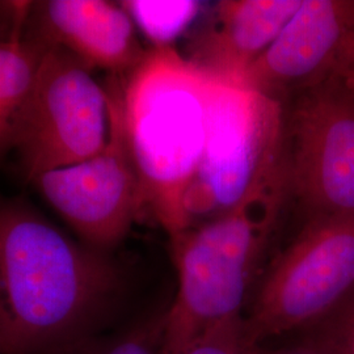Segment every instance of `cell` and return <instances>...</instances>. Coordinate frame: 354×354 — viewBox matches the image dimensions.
<instances>
[{
	"mask_svg": "<svg viewBox=\"0 0 354 354\" xmlns=\"http://www.w3.org/2000/svg\"><path fill=\"white\" fill-rule=\"evenodd\" d=\"M212 77L172 46H155L121 76L127 147L145 214L168 236L189 228L184 201L203 158Z\"/></svg>",
	"mask_w": 354,
	"mask_h": 354,
	"instance_id": "2",
	"label": "cell"
},
{
	"mask_svg": "<svg viewBox=\"0 0 354 354\" xmlns=\"http://www.w3.org/2000/svg\"><path fill=\"white\" fill-rule=\"evenodd\" d=\"M302 0H225L187 57L213 79L235 83L270 46Z\"/></svg>",
	"mask_w": 354,
	"mask_h": 354,
	"instance_id": "11",
	"label": "cell"
},
{
	"mask_svg": "<svg viewBox=\"0 0 354 354\" xmlns=\"http://www.w3.org/2000/svg\"><path fill=\"white\" fill-rule=\"evenodd\" d=\"M165 332V313L130 329L118 340L102 346L93 345L83 354H162Z\"/></svg>",
	"mask_w": 354,
	"mask_h": 354,
	"instance_id": "16",
	"label": "cell"
},
{
	"mask_svg": "<svg viewBox=\"0 0 354 354\" xmlns=\"http://www.w3.org/2000/svg\"><path fill=\"white\" fill-rule=\"evenodd\" d=\"M71 53L48 45L15 149L28 180L84 162L109 140V96Z\"/></svg>",
	"mask_w": 354,
	"mask_h": 354,
	"instance_id": "7",
	"label": "cell"
},
{
	"mask_svg": "<svg viewBox=\"0 0 354 354\" xmlns=\"http://www.w3.org/2000/svg\"><path fill=\"white\" fill-rule=\"evenodd\" d=\"M273 354H322L315 348H313L308 344H304L301 346H295V348H289V349H282L279 352Z\"/></svg>",
	"mask_w": 354,
	"mask_h": 354,
	"instance_id": "18",
	"label": "cell"
},
{
	"mask_svg": "<svg viewBox=\"0 0 354 354\" xmlns=\"http://www.w3.org/2000/svg\"><path fill=\"white\" fill-rule=\"evenodd\" d=\"M120 289L105 251L20 201L0 203L1 354H83Z\"/></svg>",
	"mask_w": 354,
	"mask_h": 354,
	"instance_id": "1",
	"label": "cell"
},
{
	"mask_svg": "<svg viewBox=\"0 0 354 354\" xmlns=\"http://www.w3.org/2000/svg\"><path fill=\"white\" fill-rule=\"evenodd\" d=\"M354 291V216H317L279 254L244 319L251 342L311 328Z\"/></svg>",
	"mask_w": 354,
	"mask_h": 354,
	"instance_id": "6",
	"label": "cell"
},
{
	"mask_svg": "<svg viewBox=\"0 0 354 354\" xmlns=\"http://www.w3.org/2000/svg\"><path fill=\"white\" fill-rule=\"evenodd\" d=\"M0 354H1V351H0Z\"/></svg>",
	"mask_w": 354,
	"mask_h": 354,
	"instance_id": "20",
	"label": "cell"
},
{
	"mask_svg": "<svg viewBox=\"0 0 354 354\" xmlns=\"http://www.w3.org/2000/svg\"><path fill=\"white\" fill-rule=\"evenodd\" d=\"M342 62L354 66V28L351 32V36L348 38V42L342 53Z\"/></svg>",
	"mask_w": 354,
	"mask_h": 354,
	"instance_id": "17",
	"label": "cell"
},
{
	"mask_svg": "<svg viewBox=\"0 0 354 354\" xmlns=\"http://www.w3.org/2000/svg\"><path fill=\"white\" fill-rule=\"evenodd\" d=\"M283 127L282 102L212 77L203 158L184 201L189 228L232 210L279 167Z\"/></svg>",
	"mask_w": 354,
	"mask_h": 354,
	"instance_id": "4",
	"label": "cell"
},
{
	"mask_svg": "<svg viewBox=\"0 0 354 354\" xmlns=\"http://www.w3.org/2000/svg\"><path fill=\"white\" fill-rule=\"evenodd\" d=\"M244 319L231 317L206 329L178 354H254Z\"/></svg>",
	"mask_w": 354,
	"mask_h": 354,
	"instance_id": "15",
	"label": "cell"
},
{
	"mask_svg": "<svg viewBox=\"0 0 354 354\" xmlns=\"http://www.w3.org/2000/svg\"><path fill=\"white\" fill-rule=\"evenodd\" d=\"M354 28V0H302L279 36L243 75V87L282 102L340 64Z\"/></svg>",
	"mask_w": 354,
	"mask_h": 354,
	"instance_id": "9",
	"label": "cell"
},
{
	"mask_svg": "<svg viewBox=\"0 0 354 354\" xmlns=\"http://www.w3.org/2000/svg\"><path fill=\"white\" fill-rule=\"evenodd\" d=\"M111 127L105 149L84 162L46 172L32 183L83 243L106 251L145 216L140 178L127 147L121 76L106 84Z\"/></svg>",
	"mask_w": 354,
	"mask_h": 354,
	"instance_id": "8",
	"label": "cell"
},
{
	"mask_svg": "<svg viewBox=\"0 0 354 354\" xmlns=\"http://www.w3.org/2000/svg\"><path fill=\"white\" fill-rule=\"evenodd\" d=\"M33 37L71 53L89 70L133 71L147 50L122 6L102 0H49L35 6Z\"/></svg>",
	"mask_w": 354,
	"mask_h": 354,
	"instance_id": "10",
	"label": "cell"
},
{
	"mask_svg": "<svg viewBox=\"0 0 354 354\" xmlns=\"http://www.w3.org/2000/svg\"><path fill=\"white\" fill-rule=\"evenodd\" d=\"M46 49L33 36L0 39V162L15 149Z\"/></svg>",
	"mask_w": 354,
	"mask_h": 354,
	"instance_id": "12",
	"label": "cell"
},
{
	"mask_svg": "<svg viewBox=\"0 0 354 354\" xmlns=\"http://www.w3.org/2000/svg\"><path fill=\"white\" fill-rule=\"evenodd\" d=\"M289 194L283 160L232 210L171 236L176 297L165 313L162 354H178L241 310L253 268Z\"/></svg>",
	"mask_w": 354,
	"mask_h": 354,
	"instance_id": "3",
	"label": "cell"
},
{
	"mask_svg": "<svg viewBox=\"0 0 354 354\" xmlns=\"http://www.w3.org/2000/svg\"><path fill=\"white\" fill-rule=\"evenodd\" d=\"M288 189L307 219L354 216V83L340 64L285 114Z\"/></svg>",
	"mask_w": 354,
	"mask_h": 354,
	"instance_id": "5",
	"label": "cell"
},
{
	"mask_svg": "<svg viewBox=\"0 0 354 354\" xmlns=\"http://www.w3.org/2000/svg\"><path fill=\"white\" fill-rule=\"evenodd\" d=\"M308 330L306 344L320 353L354 354V291Z\"/></svg>",
	"mask_w": 354,
	"mask_h": 354,
	"instance_id": "14",
	"label": "cell"
},
{
	"mask_svg": "<svg viewBox=\"0 0 354 354\" xmlns=\"http://www.w3.org/2000/svg\"><path fill=\"white\" fill-rule=\"evenodd\" d=\"M122 7L155 46H171L201 11V4L193 0H136L124 1Z\"/></svg>",
	"mask_w": 354,
	"mask_h": 354,
	"instance_id": "13",
	"label": "cell"
},
{
	"mask_svg": "<svg viewBox=\"0 0 354 354\" xmlns=\"http://www.w3.org/2000/svg\"><path fill=\"white\" fill-rule=\"evenodd\" d=\"M344 66H345V68L348 70V73H349V75H351V77H352V80H353L354 83V66H352V64H345V62H342Z\"/></svg>",
	"mask_w": 354,
	"mask_h": 354,
	"instance_id": "19",
	"label": "cell"
}]
</instances>
